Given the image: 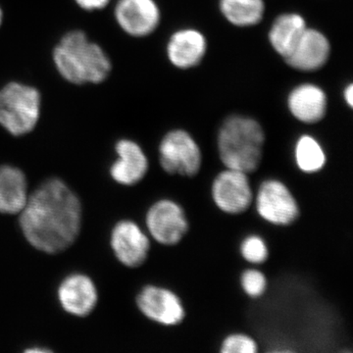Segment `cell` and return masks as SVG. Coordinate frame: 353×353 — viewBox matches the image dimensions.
<instances>
[{
	"label": "cell",
	"mask_w": 353,
	"mask_h": 353,
	"mask_svg": "<svg viewBox=\"0 0 353 353\" xmlns=\"http://www.w3.org/2000/svg\"><path fill=\"white\" fill-rule=\"evenodd\" d=\"M58 299L62 307L70 314L85 317L97 305V292L94 282L88 276L74 274L60 285Z\"/></svg>",
	"instance_id": "16"
},
{
	"label": "cell",
	"mask_w": 353,
	"mask_h": 353,
	"mask_svg": "<svg viewBox=\"0 0 353 353\" xmlns=\"http://www.w3.org/2000/svg\"><path fill=\"white\" fill-rule=\"evenodd\" d=\"M111 248L121 263L129 268H138L148 259L150 241L139 225L132 221L123 220L114 227Z\"/></svg>",
	"instance_id": "11"
},
{
	"label": "cell",
	"mask_w": 353,
	"mask_h": 353,
	"mask_svg": "<svg viewBox=\"0 0 353 353\" xmlns=\"http://www.w3.org/2000/svg\"><path fill=\"white\" fill-rule=\"evenodd\" d=\"M330 55L331 43L328 38L322 32L307 27L285 61L297 71L315 72L326 65Z\"/></svg>",
	"instance_id": "12"
},
{
	"label": "cell",
	"mask_w": 353,
	"mask_h": 353,
	"mask_svg": "<svg viewBox=\"0 0 353 353\" xmlns=\"http://www.w3.org/2000/svg\"><path fill=\"white\" fill-rule=\"evenodd\" d=\"M114 18L123 32L132 38H145L155 32L161 12L155 0H118Z\"/></svg>",
	"instance_id": "10"
},
{
	"label": "cell",
	"mask_w": 353,
	"mask_h": 353,
	"mask_svg": "<svg viewBox=\"0 0 353 353\" xmlns=\"http://www.w3.org/2000/svg\"><path fill=\"white\" fill-rule=\"evenodd\" d=\"M115 150L118 159L110 169L113 180L123 185H134L141 182L150 167L143 148L136 141L125 139L116 143Z\"/></svg>",
	"instance_id": "13"
},
{
	"label": "cell",
	"mask_w": 353,
	"mask_h": 353,
	"mask_svg": "<svg viewBox=\"0 0 353 353\" xmlns=\"http://www.w3.org/2000/svg\"><path fill=\"white\" fill-rule=\"evenodd\" d=\"M221 13L230 24L248 28L259 25L263 19V0H219Z\"/></svg>",
	"instance_id": "19"
},
{
	"label": "cell",
	"mask_w": 353,
	"mask_h": 353,
	"mask_svg": "<svg viewBox=\"0 0 353 353\" xmlns=\"http://www.w3.org/2000/svg\"><path fill=\"white\" fill-rule=\"evenodd\" d=\"M137 305L146 318L163 326L180 325L185 317L180 297L173 290L158 285L143 288L137 296Z\"/></svg>",
	"instance_id": "9"
},
{
	"label": "cell",
	"mask_w": 353,
	"mask_h": 353,
	"mask_svg": "<svg viewBox=\"0 0 353 353\" xmlns=\"http://www.w3.org/2000/svg\"><path fill=\"white\" fill-rule=\"evenodd\" d=\"M264 143L263 128L256 120L246 116H230L218 132V152L222 163L226 168L248 175L259 168Z\"/></svg>",
	"instance_id": "3"
},
{
	"label": "cell",
	"mask_w": 353,
	"mask_h": 353,
	"mask_svg": "<svg viewBox=\"0 0 353 353\" xmlns=\"http://www.w3.org/2000/svg\"><path fill=\"white\" fill-rule=\"evenodd\" d=\"M41 112V94L27 83L10 82L0 88V126L14 137L34 131Z\"/></svg>",
	"instance_id": "4"
},
{
	"label": "cell",
	"mask_w": 353,
	"mask_h": 353,
	"mask_svg": "<svg viewBox=\"0 0 353 353\" xmlns=\"http://www.w3.org/2000/svg\"><path fill=\"white\" fill-rule=\"evenodd\" d=\"M211 194L217 208L229 215L243 214L254 201L248 174L236 169L226 168L215 176Z\"/></svg>",
	"instance_id": "7"
},
{
	"label": "cell",
	"mask_w": 353,
	"mask_h": 353,
	"mask_svg": "<svg viewBox=\"0 0 353 353\" xmlns=\"http://www.w3.org/2000/svg\"><path fill=\"white\" fill-rule=\"evenodd\" d=\"M2 22H3V11H2V8L0 7V27H1Z\"/></svg>",
	"instance_id": "26"
},
{
	"label": "cell",
	"mask_w": 353,
	"mask_h": 353,
	"mask_svg": "<svg viewBox=\"0 0 353 353\" xmlns=\"http://www.w3.org/2000/svg\"><path fill=\"white\" fill-rule=\"evenodd\" d=\"M255 208L262 219L275 226H290L301 215L299 202L281 181H264L254 196Z\"/></svg>",
	"instance_id": "6"
},
{
	"label": "cell",
	"mask_w": 353,
	"mask_h": 353,
	"mask_svg": "<svg viewBox=\"0 0 353 353\" xmlns=\"http://www.w3.org/2000/svg\"><path fill=\"white\" fill-rule=\"evenodd\" d=\"M145 224L153 240L166 246L180 243L190 230L185 210L172 199L155 202L146 213Z\"/></svg>",
	"instance_id": "8"
},
{
	"label": "cell",
	"mask_w": 353,
	"mask_h": 353,
	"mask_svg": "<svg viewBox=\"0 0 353 353\" xmlns=\"http://www.w3.org/2000/svg\"><path fill=\"white\" fill-rule=\"evenodd\" d=\"M74 1L83 10L92 12V11H99L106 8L111 0H74Z\"/></svg>",
	"instance_id": "24"
},
{
	"label": "cell",
	"mask_w": 353,
	"mask_h": 353,
	"mask_svg": "<svg viewBox=\"0 0 353 353\" xmlns=\"http://www.w3.org/2000/svg\"><path fill=\"white\" fill-rule=\"evenodd\" d=\"M240 252L243 259L250 264H263L268 260L269 250L261 236L250 234L241 241Z\"/></svg>",
	"instance_id": "21"
},
{
	"label": "cell",
	"mask_w": 353,
	"mask_h": 353,
	"mask_svg": "<svg viewBox=\"0 0 353 353\" xmlns=\"http://www.w3.org/2000/svg\"><path fill=\"white\" fill-rule=\"evenodd\" d=\"M241 285L248 296L259 299L266 292L268 281L261 271L257 269H246L241 273Z\"/></svg>",
	"instance_id": "22"
},
{
	"label": "cell",
	"mask_w": 353,
	"mask_h": 353,
	"mask_svg": "<svg viewBox=\"0 0 353 353\" xmlns=\"http://www.w3.org/2000/svg\"><path fill=\"white\" fill-rule=\"evenodd\" d=\"M294 159L299 170L304 173H317L326 164V153L319 141L312 136L303 134L294 146Z\"/></svg>",
	"instance_id": "20"
},
{
	"label": "cell",
	"mask_w": 353,
	"mask_h": 353,
	"mask_svg": "<svg viewBox=\"0 0 353 353\" xmlns=\"http://www.w3.org/2000/svg\"><path fill=\"white\" fill-rule=\"evenodd\" d=\"M159 163L169 175L194 178L202 166L201 148L190 132L172 130L160 141Z\"/></svg>",
	"instance_id": "5"
},
{
	"label": "cell",
	"mask_w": 353,
	"mask_h": 353,
	"mask_svg": "<svg viewBox=\"0 0 353 353\" xmlns=\"http://www.w3.org/2000/svg\"><path fill=\"white\" fill-rule=\"evenodd\" d=\"M290 112L304 124H316L324 119L328 99L323 88L314 83H301L292 88L288 97Z\"/></svg>",
	"instance_id": "15"
},
{
	"label": "cell",
	"mask_w": 353,
	"mask_h": 353,
	"mask_svg": "<svg viewBox=\"0 0 353 353\" xmlns=\"http://www.w3.org/2000/svg\"><path fill=\"white\" fill-rule=\"evenodd\" d=\"M19 214L25 238L41 252L50 254L64 252L80 233V201L59 179L41 183L28 197Z\"/></svg>",
	"instance_id": "1"
},
{
	"label": "cell",
	"mask_w": 353,
	"mask_h": 353,
	"mask_svg": "<svg viewBox=\"0 0 353 353\" xmlns=\"http://www.w3.org/2000/svg\"><path fill=\"white\" fill-rule=\"evenodd\" d=\"M28 197L25 174L10 165L0 166V213L19 214Z\"/></svg>",
	"instance_id": "17"
},
{
	"label": "cell",
	"mask_w": 353,
	"mask_h": 353,
	"mask_svg": "<svg viewBox=\"0 0 353 353\" xmlns=\"http://www.w3.org/2000/svg\"><path fill=\"white\" fill-rule=\"evenodd\" d=\"M222 353H256L259 345L252 336L245 334H232L225 338L221 345Z\"/></svg>",
	"instance_id": "23"
},
{
	"label": "cell",
	"mask_w": 353,
	"mask_h": 353,
	"mask_svg": "<svg viewBox=\"0 0 353 353\" xmlns=\"http://www.w3.org/2000/svg\"><path fill=\"white\" fill-rule=\"evenodd\" d=\"M343 97H345V101L347 102L348 106L350 108H353V85L350 83L347 88H345L343 92Z\"/></svg>",
	"instance_id": "25"
},
{
	"label": "cell",
	"mask_w": 353,
	"mask_h": 353,
	"mask_svg": "<svg viewBox=\"0 0 353 353\" xmlns=\"http://www.w3.org/2000/svg\"><path fill=\"white\" fill-rule=\"evenodd\" d=\"M52 60L58 74L73 85L103 83L112 71L105 50L80 30L62 37L53 48Z\"/></svg>",
	"instance_id": "2"
},
{
	"label": "cell",
	"mask_w": 353,
	"mask_h": 353,
	"mask_svg": "<svg viewBox=\"0 0 353 353\" xmlns=\"http://www.w3.org/2000/svg\"><path fill=\"white\" fill-rule=\"evenodd\" d=\"M206 50L205 37L196 29H182L174 32L166 48L169 61L179 69L197 66L205 57Z\"/></svg>",
	"instance_id": "14"
},
{
	"label": "cell",
	"mask_w": 353,
	"mask_h": 353,
	"mask_svg": "<svg viewBox=\"0 0 353 353\" xmlns=\"http://www.w3.org/2000/svg\"><path fill=\"white\" fill-rule=\"evenodd\" d=\"M307 25L299 13H284L274 21L268 39L273 50L283 58L289 57L305 32Z\"/></svg>",
	"instance_id": "18"
}]
</instances>
